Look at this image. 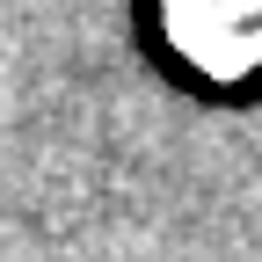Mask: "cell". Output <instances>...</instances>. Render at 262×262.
<instances>
[{
    "mask_svg": "<svg viewBox=\"0 0 262 262\" xmlns=\"http://www.w3.org/2000/svg\"><path fill=\"white\" fill-rule=\"evenodd\" d=\"M175 51L204 73H255L262 66V0H160Z\"/></svg>",
    "mask_w": 262,
    "mask_h": 262,
    "instance_id": "6da1fadb",
    "label": "cell"
}]
</instances>
